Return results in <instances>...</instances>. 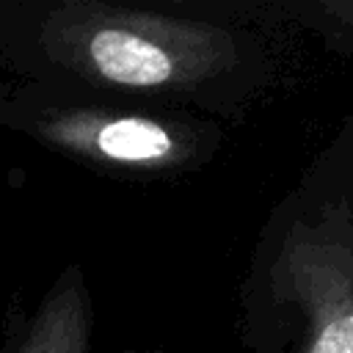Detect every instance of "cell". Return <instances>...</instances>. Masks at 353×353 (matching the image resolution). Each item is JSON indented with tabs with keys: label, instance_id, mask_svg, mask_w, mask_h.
Segmentation results:
<instances>
[{
	"label": "cell",
	"instance_id": "obj_4",
	"mask_svg": "<svg viewBox=\"0 0 353 353\" xmlns=\"http://www.w3.org/2000/svg\"><path fill=\"white\" fill-rule=\"evenodd\" d=\"M94 298L80 265H66L30 312L3 328L0 353H91Z\"/></svg>",
	"mask_w": 353,
	"mask_h": 353
},
{
	"label": "cell",
	"instance_id": "obj_2",
	"mask_svg": "<svg viewBox=\"0 0 353 353\" xmlns=\"http://www.w3.org/2000/svg\"><path fill=\"white\" fill-rule=\"evenodd\" d=\"M248 353H353V116L265 212L237 284Z\"/></svg>",
	"mask_w": 353,
	"mask_h": 353
},
{
	"label": "cell",
	"instance_id": "obj_1",
	"mask_svg": "<svg viewBox=\"0 0 353 353\" xmlns=\"http://www.w3.org/2000/svg\"><path fill=\"white\" fill-rule=\"evenodd\" d=\"M279 66L243 6L0 0V69L17 80L223 124L276 85Z\"/></svg>",
	"mask_w": 353,
	"mask_h": 353
},
{
	"label": "cell",
	"instance_id": "obj_5",
	"mask_svg": "<svg viewBox=\"0 0 353 353\" xmlns=\"http://www.w3.org/2000/svg\"><path fill=\"white\" fill-rule=\"evenodd\" d=\"M121 353H165V350H160V347H127Z\"/></svg>",
	"mask_w": 353,
	"mask_h": 353
},
{
	"label": "cell",
	"instance_id": "obj_3",
	"mask_svg": "<svg viewBox=\"0 0 353 353\" xmlns=\"http://www.w3.org/2000/svg\"><path fill=\"white\" fill-rule=\"evenodd\" d=\"M0 130L135 182L196 174L223 146L221 121L17 77L0 83Z\"/></svg>",
	"mask_w": 353,
	"mask_h": 353
}]
</instances>
